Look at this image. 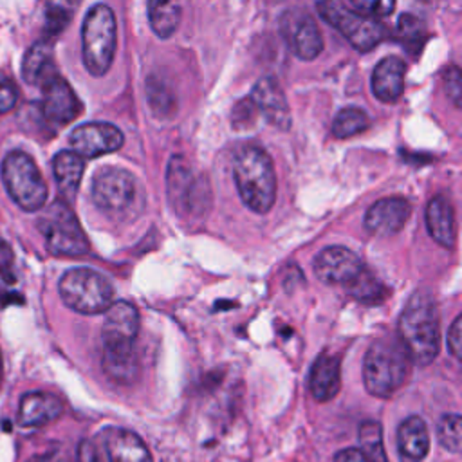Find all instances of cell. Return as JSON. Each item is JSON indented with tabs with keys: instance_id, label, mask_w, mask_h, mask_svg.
Listing matches in <instances>:
<instances>
[{
	"instance_id": "obj_35",
	"label": "cell",
	"mask_w": 462,
	"mask_h": 462,
	"mask_svg": "<svg viewBox=\"0 0 462 462\" xmlns=\"http://www.w3.org/2000/svg\"><path fill=\"white\" fill-rule=\"evenodd\" d=\"M70 9H67L65 5L60 4H49L47 11H45V31L51 36L60 34L70 22Z\"/></svg>"
},
{
	"instance_id": "obj_10",
	"label": "cell",
	"mask_w": 462,
	"mask_h": 462,
	"mask_svg": "<svg viewBox=\"0 0 462 462\" xmlns=\"http://www.w3.org/2000/svg\"><path fill=\"white\" fill-rule=\"evenodd\" d=\"M316 9L321 14V18L332 27H336L359 52L372 51L388 36L386 27L377 18L359 14L352 11L346 4L334 0L318 2Z\"/></svg>"
},
{
	"instance_id": "obj_13",
	"label": "cell",
	"mask_w": 462,
	"mask_h": 462,
	"mask_svg": "<svg viewBox=\"0 0 462 462\" xmlns=\"http://www.w3.org/2000/svg\"><path fill=\"white\" fill-rule=\"evenodd\" d=\"M42 112L47 121L58 126L70 123L81 112L78 96L58 72L42 81Z\"/></svg>"
},
{
	"instance_id": "obj_30",
	"label": "cell",
	"mask_w": 462,
	"mask_h": 462,
	"mask_svg": "<svg viewBox=\"0 0 462 462\" xmlns=\"http://www.w3.org/2000/svg\"><path fill=\"white\" fill-rule=\"evenodd\" d=\"M359 451L370 462H388L383 448V431L381 424L375 420H365L359 426Z\"/></svg>"
},
{
	"instance_id": "obj_26",
	"label": "cell",
	"mask_w": 462,
	"mask_h": 462,
	"mask_svg": "<svg viewBox=\"0 0 462 462\" xmlns=\"http://www.w3.org/2000/svg\"><path fill=\"white\" fill-rule=\"evenodd\" d=\"M52 56H54V45L49 38L34 42L27 49V52L23 56V61H22L23 79L29 85H36V83L42 85L43 79H47L51 74L56 72Z\"/></svg>"
},
{
	"instance_id": "obj_12",
	"label": "cell",
	"mask_w": 462,
	"mask_h": 462,
	"mask_svg": "<svg viewBox=\"0 0 462 462\" xmlns=\"http://www.w3.org/2000/svg\"><path fill=\"white\" fill-rule=\"evenodd\" d=\"M365 269L361 258L341 245H330L318 253L314 274L327 285H350Z\"/></svg>"
},
{
	"instance_id": "obj_18",
	"label": "cell",
	"mask_w": 462,
	"mask_h": 462,
	"mask_svg": "<svg viewBox=\"0 0 462 462\" xmlns=\"http://www.w3.org/2000/svg\"><path fill=\"white\" fill-rule=\"evenodd\" d=\"M103 341L135 343L139 332V310L130 301H114L105 310L103 321Z\"/></svg>"
},
{
	"instance_id": "obj_22",
	"label": "cell",
	"mask_w": 462,
	"mask_h": 462,
	"mask_svg": "<svg viewBox=\"0 0 462 462\" xmlns=\"http://www.w3.org/2000/svg\"><path fill=\"white\" fill-rule=\"evenodd\" d=\"M426 227L430 236L442 247H453L457 238L455 211L448 197L435 195L426 206Z\"/></svg>"
},
{
	"instance_id": "obj_39",
	"label": "cell",
	"mask_w": 462,
	"mask_h": 462,
	"mask_svg": "<svg viewBox=\"0 0 462 462\" xmlns=\"http://www.w3.org/2000/svg\"><path fill=\"white\" fill-rule=\"evenodd\" d=\"M254 114H256V108L251 103V99L249 97L240 99V103L233 110V125L235 126H247L254 121Z\"/></svg>"
},
{
	"instance_id": "obj_23",
	"label": "cell",
	"mask_w": 462,
	"mask_h": 462,
	"mask_svg": "<svg viewBox=\"0 0 462 462\" xmlns=\"http://www.w3.org/2000/svg\"><path fill=\"white\" fill-rule=\"evenodd\" d=\"M310 393L318 402L334 399L341 386V363L337 356L321 354L316 357L310 370Z\"/></svg>"
},
{
	"instance_id": "obj_42",
	"label": "cell",
	"mask_w": 462,
	"mask_h": 462,
	"mask_svg": "<svg viewBox=\"0 0 462 462\" xmlns=\"http://www.w3.org/2000/svg\"><path fill=\"white\" fill-rule=\"evenodd\" d=\"M2 372H4V363H2V352H0V381H2Z\"/></svg>"
},
{
	"instance_id": "obj_27",
	"label": "cell",
	"mask_w": 462,
	"mask_h": 462,
	"mask_svg": "<svg viewBox=\"0 0 462 462\" xmlns=\"http://www.w3.org/2000/svg\"><path fill=\"white\" fill-rule=\"evenodd\" d=\"M148 22L159 38H170L180 23V5L175 2H148Z\"/></svg>"
},
{
	"instance_id": "obj_21",
	"label": "cell",
	"mask_w": 462,
	"mask_h": 462,
	"mask_svg": "<svg viewBox=\"0 0 462 462\" xmlns=\"http://www.w3.org/2000/svg\"><path fill=\"white\" fill-rule=\"evenodd\" d=\"M397 449L401 462H422L430 451V433L426 422L411 415L397 430Z\"/></svg>"
},
{
	"instance_id": "obj_7",
	"label": "cell",
	"mask_w": 462,
	"mask_h": 462,
	"mask_svg": "<svg viewBox=\"0 0 462 462\" xmlns=\"http://www.w3.org/2000/svg\"><path fill=\"white\" fill-rule=\"evenodd\" d=\"M61 301L79 314H101L114 303L112 283L94 269L72 267L58 282Z\"/></svg>"
},
{
	"instance_id": "obj_3",
	"label": "cell",
	"mask_w": 462,
	"mask_h": 462,
	"mask_svg": "<svg viewBox=\"0 0 462 462\" xmlns=\"http://www.w3.org/2000/svg\"><path fill=\"white\" fill-rule=\"evenodd\" d=\"M94 204L110 218L130 222L144 209V189L137 177L125 168L105 166L92 179Z\"/></svg>"
},
{
	"instance_id": "obj_8",
	"label": "cell",
	"mask_w": 462,
	"mask_h": 462,
	"mask_svg": "<svg viewBox=\"0 0 462 462\" xmlns=\"http://www.w3.org/2000/svg\"><path fill=\"white\" fill-rule=\"evenodd\" d=\"M2 180L11 200L23 211H38L47 202V184L32 161L22 150H11L2 161Z\"/></svg>"
},
{
	"instance_id": "obj_15",
	"label": "cell",
	"mask_w": 462,
	"mask_h": 462,
	"mask_svg": "<svg viewBox=\"0 0 462 462\" xmlns=\"http://www.w3.org/2000/svg\"><path fill=\"white\" fill-rule=\"evenodd\" d=\"M411 215V206L402 197L375 200L365 213V227L372 235L390 236L399 233Z\"/></svg>"
},
{
	"instance_id": "obj_24",
	"label": "cell",
	"mask_w": 462,
	"mask_h": 462,
	"mask_svg": "<svg viewBox=\"0 0 462 462\" xmlns=\"http://www.w3.org/2000/svg\"><path fill=\"white\" fill-rule=\"evenodd\" d=\"M105 448L110 462H153L141 437L130 430H108L105 435Z\"/></svg>"
},
{
	"instance_id": "obj_37",
	"label": "cell",
	"mask_w": 462,
	"mask_h": 462,
	"mask_svg": "<svg viewBox=\"0 0 462 462\" xmlns=\"http://www.w3.org/2000/svg\"><path fill=\"white\" fill-rule=\"evenodd\" d=\"M444 90H446V96L458 106L462 99V76L458 67L451 65L444 72Z\"/></svg>"
},
{
	"instance_id": "obj_1",
	"label": "cell",
	"mask_w": 462,
	"mask_h": 462,
	"mask_svg": "<svg viewBox=\"0 0 462 462\" xmlns=\"http://www.w3.org/2000/svg\"><path fill=\"white\" fill-rule=\"evenodd\" d=\"M397 339L410 361L426 366L440 348V319L435 298L430 291H415L397 321Z\"/></svg>"
},
{
	"instance_id": "obj_14",
	"label": "cell",
	"mask_w": 462,
	"mask_h": 462,
	"mask_svg": "<svg viewBox=\"0 0 462 462\" xmlns=\"http://www.w3.org/2000/svg\"><path fill=\"white\" fill-rule=\"evenodd\" d=\"M249 99L254 105L256 112H260L269 125L280 130L291 128V108L285 99L283 88L280 87L276 78L273 76L260 78L254 83Z\"/></svg>"
},
{
	"instance_id": "obj_6",
	"label": "cell",
	"mask_w": 462,
	"mask_h": 462,
	"mask_svg": "<svg viewBox=\"0 0 462 462\" xmlns=\"http://www.w3.org/2000/svg\"><path fill=\"white\" fill-rule=\"evenodd\" d=\"M117 23L114 11L105 4L92 5L81 27V54L90 76L99 78L108 72L116 54Z\"/></svg>"
},
{
	"instance_id": "obj_4",
	"label": "cell",
	"mask_w": 462,
	"mask_h": 462,
	"mask_svg": "<svg viewBox=\"0 0 462 462\" xmlns=\"http://www.w3.org/2000/svg\"><path fill=\"white\" fill-rule=\"evenodd\" d=\"M410 357L397 337H381L374 341L363 363L365 388L370 395L386 399L393 395L410 375Z\"/></svg>"
},
{
	"instance_id": "obj_19",
	"label": "cell",
	"mask_w": 462,
	"mask_h": 462,
	"mask_svg": "<svg viewBox=\"0 0 462 462\" xmlns=\"http://www.w3.org/2000/svg\"><path fill=\"white\" fill-rule=\"evenodd\" d=\"M63 413L60 397L49 392H27L20 399L18 422L25 428H38L56 420Z\"/></svg>"
},
{
	"instance_id": "obj_17",
	"label": "cell",
	"mask_w": 462,
	"mask_h": 462,
	"mask_svg": "<svg viewBox=\"0 0 462 462\" xmlns=\"http://www.w3.org/2000/svg\"><path fill=\"white\" fill-rule=\"evenodd\" d=\"M101 366L108 379L117 384H130L139 374V357L135 343L103 341Z\"/></svg>"
},
{
	"instance_id": "obj_25",
	"label": "cell",
	"mask_w": 462,
	"mask_h": 462,
	"mask_svg": "<svg viewBox=\"0 0 462 462\" xmlns=\"http://www.w3.org/2000/svg\"><path fill=\"white\" fill-rule=\"evenodd\" d=\"M85 170V159L72 150H61L52 159V171L58 184L61 200L70 204L79 189V182Z\"/></svg>"
},
{
	"instance_id": "obj_11",
	"label": "cell",
	"mask_w": 462,
	"mask_h": 462,
	"mask_svg": "<svg viewBox=\"0 0 462 462\" xmlns=\"http://www.w3.org/2000/svg\"><path fill=\"white\" fill-rule=\"evenodd\" d=\"M69 141L72 144V152L81 159H94L119 150L125 143V135L116 125L90 121L76 126L70 132Z\"/></svg>"
},
{
	"instance_id": "obj_41",
	"label": "cell",
	"mask_w": 462,
	"mask_h": 462,
	"mask_svg": "<svg viewBox=\"0 0 462 462\" xmlns=\"http://www.w3.org/2000/svg\"><path fill=\"white\" fill-rule=\"evenodd\" d=\"M334 462H370V460L357 448H346L336 455Z\"/></svg>"
},
{
	"instance_id": "obj_36",
	"label": "cell",
	"mask_w": 462,
	"mask_h": 462,
	"mask_svg": "<svg viewBox=\"0 0 462 462\" xmlns=\"http://www.w3.org/2000/svg\"><path fill=\"white\" fill-rule=\"evenodd\" d=\"M18 88L13 78L0 70V114H7L16 106Z\"/></svg>"
},
{
	"instance_id": "obj_31",
	"label": "cell",
	"mask_w": 462,
	"mask_h": 462,
	"mask_svg": "<svg viewBox=\"0 0 462 462\" xmlns=\"http://www.w3.org/2000/svg\"><path fill=\"white\" fill-rule=\"evenodd\" d=\"M146 97L157 117H166L175 112V96L170 90V87L162 83L159 78H148Z\"/></svg>"
},
{
	"instance_id": "obj_20",
	"label": "cell",
	"mask_w": 462,
	"mask_h": 462,
	"mask_svg": "<svg viewBox=\"0 0 462 462\" xmlns=\"http://www.w3.org/2000/svg\"><path fill=\"white\" fill-rule=\"evenodd\" d=\"M406 63L399 56L383 58L372 72V92L383 103L397 101L404 92Z\"/></svg>"
},
{
	"instance_id": "obj_28",
	"label": "cell",
	"mask_w": 462,
	"mask_h": 462,
	"mask_svg": "<svg viewBox=\"0 0 462 462\" xmlns=\"http://www.w3.org/2000/svg\"><path fill=\"white\" fill-rule=\"evenodd\" d=\"M368 126H370V119L363 108L346 106L336 114L330 130L336 139H348L365 132Z\"/></svg>"
},
{
	"instance_id": "obj_33",
	"label": "cell",
	"mask_w": 462,
	"mask_h": 462,
	"mask_svg": "<svg viewBox=\"0 0 462 462\" xmlns=\"http://www.w3.org/2000/svg\"><path fill=\"white\" fill-rule=\"evenodd\" d=\"M460 415L458 413H446L442 415V419L439 420V428H437V437L442 448H446L451 453H458L460 451Z\"/></svg>"
},
{
	"instance_id": "obj_34",
	"label": "cell",
	"mask_w": 462,
	"mask_h": 462,
	"mask_svg": "<svg viewBox=\"0 0 462 462\" xmlns=\"http://www.w3.org/2000/svg\"><path fill=\"white\" fill-rule=\"evenodd\" d=\"M352 11L375 18V16H386L395 9V2L392 0H348L346 4Z\"/></svg>"
},
{
	"instance_id": "obj_2",
	"label": "cell",
	"mask_w": 462,
	"mask_h": 462,
	"mask_svg": "<svg viewBox=\"0 0 462 462\" xmlns=\"http://www.w3.org/2000/svg\"><path fill=\"white\" fill-rule=\"evenodd\" d=\"M231 168L242 202L253 213H269L276 200V175L269 153L258 144H244L235 150Z\"/></svg>"
},
{
	"instance_id": "obj_38",
	"label": "cell",
	"mask_w": 462,
	"mask_h": 462,
	"mask_svg": "<svg viewBox=\"0 0 462 462\" xmlns=\"http://www.w3.org/2000/svg\"><path fill=\"white\" fill-rule=\"evenodd\" d=\"M448 348L455 359H460L462 356V316L458 314L453 323L448 328Z\"/></svg>"
},
{
	"instance_id": "obj_9",
	"label": "cell",
	"mask_w": 462,
	"mask_h": 462,
	"mask_svg": "<svg viewBox=\"0 0 462 462\" xmlns=\"http://www.w3.org/2000/svg\"><path fill=\"white\" fill-rule=\"evenodd\" d=\"M47 251L54 256H81L88 253V240L67 202L54 200L38 220Z\"/></svg>"
},
{
	"instance_id": "obj_32",
	"label": "cell",
	"mask_w": 462,
	"mask_h": 462,
	"mask_svg": "<svg viewBox=\"0 0 462 462\" xmlns=\"http://www.w3.org/2000/svg\"><path fill=\"white\" fill-rule=\"evenodd\" d=\"M397 36L402 42V45L406 47L415 45L419 49L426 38V25L419 16L411 13H404L397 23Z\"/></svg>"
},
{
	"instance_id": "obj_16",
	"label": "cell",
	"mask_w": 462,
	"mask_h": 462,
	"mask_svg": "<svg viewBox=\"0 0 462 462\" xmlns=\"http://www.w3.org/2000/svg\"><path fill=\"white\" fill-rule=\"evenodd\" d=\"M283 22H289V27L282 25V29L300 60H314L323 51L321 31L307 11H298V14L285 13Z\"/></svg>"
},
{
	"instance_id": "obj_40",
	"label": "cell",
	"mask_w": 462,
	"mask_h": 462,
	"mask_svg": "<svg viewBox=\"0 0 462 462\" xmlns=\"http://www.w3.org/2000/svg\"><path fill=\"white\" fill-rule=\"evenodd\" d=\"M78 462H105L97 446L92 440H81L78 446Z\"/></svg>"
},
{
	"instance_id": "obj_5",
	"label": "cell",
	"mask_w": 462,
	"mask_h": 462,
	"mask_svg": "<svg viewBox=\"0 0 462 462\" xmlns=\"http://www.w3.org/2000/svg\"><path fill=\"white\" fill-rule=\"evenodd\" d=\"M166 188L170 204L180 218L193 222L206 217L211 206L209 182L186 157L173 155L170 159L166 170Z\"/></svg>"
},
{
	"instance_id": "obj_29",
	"label": "cell",
	"mask_w": 462,
	"mask_h": 462,
	"mask_svg": "<svg viewBox=\"0 0 462 462\" xmlns=\"http://www.w3.org/2000/svg\"><path fill=\"white\" fill-rule=\"evenodd\" d=\"M346 287V291L363 303H381L388 296V289L379 282V278H375V274L368 273L366 269H363L361 274Z\"/></svg>"
}]
</instances>
